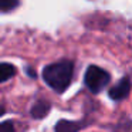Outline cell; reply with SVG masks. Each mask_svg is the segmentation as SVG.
Wrapping results in <instances>:
<instances>
[{"mask_svg": "<svg viewBox=\"0 0 132 132\" xmlns=\"http://www.w3.org/2000/svg\"><path fill=\"white\" fill-rule=\"evenodd\" d=\"M74 65L71 61H58L47 65L43 70V78L48 87H51L54 91L63 92L67 89V87L71 84Z\"/></svg>", "mask_w": 132, "mask_h": 132, "instance_id": "cell-1", "label": "cell"}, {"mask_svg": "<svg viewBox=\"0 0 132 132\" xmlns=\"http://www.w3.org/2000/svg\"><path fill=\"white\" fill-rule=\"evenodd\" d=\"M0 128H2V129H9V131H12V132L14 131V126H13L12 122H3Z\"/></svg>", "mask_w": 132, "mask_h": 132, "instance_id": "cell-8", "label": "cell"}, {"mask_svg": "<svg viewBox=\"0 0 132 132\" xmlns=\"http://www.w3.org/2000/svg\"><path fill=\"white\" fill-rule=\"evenodd\" d=\"M50 111V104L46 101H38L37 104H34L31 108V117H34L36 119L44 118Z\"/></svg>", "mask_w": 132, "mask_h": 132, "instance_id": "cell-4", "label": "cell"}, {"mask_svg": "<svg viewBox=\"0 0 132 132\" xmlns=\"http://www.w3.org/2000/svg\"><path fill=\"white\" fill-rule=\"evenodd\" d=\"M109 80H111V77H109L108 72L97 65H89L85 71V77H84L85 85L94 94L100 92L104 87L108 85Z\"/></svg>", "mask_w": 132, "mask_h": 132, "instance_id": "cell-2", "label": "cell"}, {"mask_svg": "<svg viewBox=\"0 0 132 132\" xmlns=\"http://www.w3.org/2000/svg\"><path fill=\"white\" fill-rule=\"evenodd\" d=\"M80 123H75L71 122V121H65V119H61L60 122L55 125V131L58 132H68V131H77L80 129Z\"/></svg>", "mask_w": 132, "mask_h": 132, "instance_id": "cell-6", "label": "cell"}, {"mask_svg": "<svg viewBox=\"0 0 132 132\" xmlns=\"http://www.w3.org/2000/svg\"><path fill=\"white\" fill-rule=\"evenodd\" d=\"M16 4H17V0H2V9H3V12L14 9Z\"/></svg>", "mask_w": 132, "mask_h": 132, "instance_id": "cell-7", "label": "cell"}, {"mask_svg": "<svg viewBox=\"0 0 132 132\" xmlns=\"http://www.w3.org/2000/svg\"><path fill=\"white\" fill-rule=\"evenodd\" d=\"M14 74H16V67L14 65L7 64V63H2V65H0V81H2V82H6V81L10 80Z\"/></svg>", "mask_w": 132, "mask_h": 132, "instance_id": "cell-5", "label": "cell"}, {"mask_svg": "<svg viewBox=\"0 0 132 132\" xmlns=\"http://www.w3.org/2000/svg\"><path fill=\"white\" fill-rule=\"evenodd\" d=\"M129 91H131V81H129V78H122L109 89L108 95L114 101H121L128 97Z\"/></svg>", "mask_w": 132, "mask_h": 132, "instance_id": "cell-3", "label": "cell"}]
</instances>
